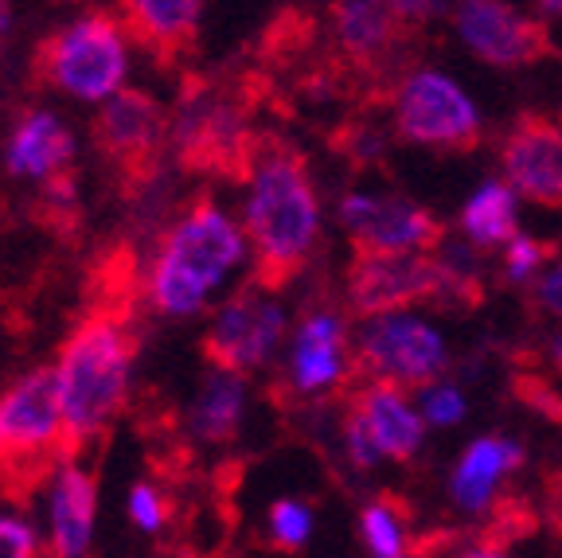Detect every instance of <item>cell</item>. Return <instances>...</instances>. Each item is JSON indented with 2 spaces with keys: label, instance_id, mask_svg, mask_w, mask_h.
Listing matches in <instances>:
<instances>
[{
  "label": "cell",
  "instance_id": "6da1fadb",
  "mask_svg": "<svg viewBox=\"0 0 562 558\" xmlns=\"http://www.w3.org/2000/svg\"><path fill=\"white\" fill-rule=\"evenodd\" d=\"M316 188L308 165L290 141L258 137L250 172L246 238L255 246V281L262 289H285L308 263L316 243Z\"/></svg>",
  "mask_w": 562,
  "mask_h": 558
},
{
  "label": "cell",
  "instance_id": "7a4b0ae2",
  "mask_svg": "<svg viewBox=\"0 0 562 558\" xmlns=\"http://www.w3.org/2000/svg\"><path fill=\"white\" fill-rule=\"evenodd\" d=\"M133 348L137 341H133L130 321L98 313V309L63 344V418H67V442L75 457L82 445L110 437V426L125 402V387H130Z\"/></svg>",
  "mask_w": 562,
  "mask_h": 558
},
{
  "label": "cell",
  "instance_id": "3957f363",
  "mask_svg": "<svg viewBox=\"0 0 562 558\" xmlns=\"http://www.w3.org/2000/svg\"><path fill=\"white\" fill-rule=\"evenodd\" d=\"M67 461H75V454L63 418L59 371L40 367L0 394V492L24 504Z\"/></svg>",
  "mask_w": 562,
  "mask_h": 558
},
{
  "label": "cell",
  "instance_id": "277c9868",
  "mask_svg": "<svg viewBox=\"0 0 562 558\" xmlns=\"http://www.w3.org/2000/svg\"><path fill=\"white\" fill-rule=\"evenodd\" d=\"M255 94L250 82L188 79L176 118V157L188 172H215L243 183L255 172V153L262 133H250Z\"/></svg>",
  "mask_w": 562,
  "mask_h": 558
},
{
  "label": "cell",
  "instance_id": "5b68a950",
  "mask_svg": "<svg viewBox=\"0 0 562 558\" xmlns=\"http://www.w3.org/2000/svg\"><path fill=\"white\" fill-rule=\"evenodd\" d=\"M243 258V235L223 211L195 203L180 227L168 231L153 270V305L165 316H188L207 301L231 266Z\"/></svg>",
  "mask_w": 562,
  "mask_h": 558
},
{
  "label": "cell",
  "instance_id": "8992f818",
  "mask_svg": "<svg viewBox=\"0 0 562 558\" xmlns=\"http://www.w3.org/2000/svg\"><path fill=\"white\" fill-rule=\"evenodd\" d=\"M35 79L87 102L110 98L125 79V44L110 16H87L47 35L35 52Z\"/></svg>",
  "mask_w": 562,
  "mask_h": 558
},
{
  "label": "cell",
  "instance_id": "52a82bcc",
  "mask_svg": "<svg viewBox=\"0 0 562 558\" xmlns=\"http://www.w3.org/2000/svg\"><path fill=\"white\" fill-rule=\"evenodd\" d=\"M446 341L430 324L414 321V316H406L398 309V313L371 316L360 344H356L351 376L383 379V383H395L403 391H418V387L438 383L446 376Z\"/></svg>",
  "mask_w": 562,
  "mask_h": 558
},
{
  "label": "cell",
  "instance_id": "ba28073f",
  "mask_svg": "<svg viewBox=\"0 0 562 558\" xmlns=\"http://www.w3.org/2000/svg\"><path fill=\"white\" fill-rule=\"evenodd\" d=\"M395 130L411 145L438 153H473L481 145V114L457 82L438 70H418L395 90Z\"/></svg>",
  "mask_w": 562,
  "mask_h": 558
},
{
  "label": "cell",
  "instance_id": "9c48e42d",
  "mask_svg": "<svg viewBox=\"0 0 562 558\" xmlns=\"http://www.w3.org/2000/svg\"><path fill=\"white\" fill-rule=\"evenodd\" d=\"M356 316H383L434 301L446 286V263L430 250H356L344 274Z\"/></svg>",
  "mask_w": 562,
  "mask_h": 558
},
{
  "label": "cell",
  "instance_id": "30bf717a",
  "mask_svg": "<svg viewBox=\"0 0 562 558\" xmlns=\"http://www.w3.org/2000/svg\"><path fill=\"white\" fill-rule=\"evenodd\" d=\"M168 118L157 105V98L140 94V90H122L110 94V102L98 110L94 122V145L110 168L122 176L125 192H137L153 180L165 148Z\"/></svg>",
  "mask_w": 562,
  "mask_h": 558
},
{
  "label": "cell",
  "instance_id": "8fae6325",
  "mask_svg": "<svg viewBox=\"0 0 562 558\" xmlns=\"http://www.w3.org/2000/svg\"><path fill=\"white\" fill-rule=\"evenodd\" d=\"M453 24L469 52L492 67H536L559 55L543 20L527 16L508 0H457Z\"/></svg>",
  "mask_w": 562,
  "mask_h": 558
},
{
  "label": "cell",
  "instance_id": "7c38bea8",
  "mask_svg": "<svg viewBox=\"0 0 562 558\" xmlns=\"http://www.w3.org/2000/svg\"><path fill=\"white\" fill-rule=\"evenodd\" d=\"M270 289H262L258 281L243 286L227 305L215 313V324L203 336V359H207L215 371H235L246 376L255 367L266 364V356L273 351V344L281 341V328H285V316L273 305Z\"/></svg>",
  "mask_w": 562,
  "mask_h": 558
},
{
  "label": "cell",
  "instance_id": "4fadbf2b",
  "mask_svg": "<svg viewBox=\"0 0 562 558\" xmlns=\"http://www.w3.org/2000/svg\"><path fill=\"white\" fill-rule=\"evenodd\" d=\"M340 219L351 250H430L446 243V223L406 196H348Z\"/></svg>",
  "mask_w": 562,
  "mask_h": 558
},
{
  "label": "cell",
  "instance_id": "5bb4252c",
  "mask_svg": "<svg viewBox=\"0 0 562 558\" xmlns=\"http://www.w3.org/2000/svg\"><path fill=\"white\" fill-rule=\"evenodd\" d=\"M333 27L344 55V70L379 75V79H386L391 67L403 59L406 35H418L414 20L386 9L383 0H336Z\"/></svg>",
  "mask_w": 562,
  "mask_h": 558
},
{
  "label": "cell",
  "instance_id": "9a60e30c",
  "mask_svg": "<svg viewBox=\"0 0 562 558\" xmlns=\"http://www.w3.org/2000/svg\"><path fill=\"white\" fill-rule=\"evenodd\" d=\"M501 160L524 200L562 208V118L519 114L501 141Z\"/></svg>",
  "mask_w": 562,
  "mask_h": 558
},
{
  "label": "cell",
  "instance_id": "2e32d148",
  "mask_svg": "<svg viewBox=\"0 0 562 558\" xmlns=\"http://www.w3.org/2000/svg\"><path fill=\"white\" fill-rule=\"evenodd\" d=\"M122 32L137 40L160 67H180L195 55L203 0H117Z\"/></svg>",
  "mask_w": 562,
  "mask_h": 558
},
{
  "label": "cell",
  "instance_id": "e0dca14e",
  "mask_svg": "<svg viewBox=\"0 0 562 558\" xmlns=\"http://www.w3.org/2000/svg\"><path fill=\"white\" fill-rule=\"evenodd\" d=\"M356 411L368 418L371 434H375L379 449L391 461L406 465L422 449V418L411 411V402L403 399V387L383 383V379H368V387L351 394Z\"/></svg>",
  "mask_w": 562,
  "mask_h": 558
},
{
  "label": "cell",
  "instance_id": "ac0fdd59",
  "mask_svg": "<svg viewBox=\"0 0 562 558\" xmlns=\"http://www.w3.org/2000/svg\"><path fill=\"white\" fill-rule=\"evenodd\" d=\"M344 376V321L333 313H313L301 321L293 344V383L301 391H321Z\"/></svg>",
  "mask_w": 562,
  "mask_h": 558
},
{
  "label": "cell",
  "instance_id": "d6986e66",
  "mask_svg": "<svg viewBox=\"0 0 562 558\" xmlns=\"http://www.w3.org/2000/svg\"><path fill=\"white\" fill-rule=\"evenodd\" d=\"M70 157H75V141H70L67 125L52 114H27L20 130L12 133L9 172L47 180L55 172H67Z\"/></svg>",
  "mask_w": 562,
  "mask_h": 558
},
{
  "label": "cell",
  "instance_id": "ffe728a7",
  "mask_svg": "<svg viewBox=\"0 0 562 558\" xmlns=\"http://www.w3.org/2000/svg\"><path fill=\"white\" fill-rule=\"evenodd\" d=\"M524 465V449L508 437H481L469 449L453 472V500L469 512H484L492 500V489L504 472H516Z\"/></svg>",
  "mask_w": 562,
  "mask_h": 558
},
{
  "label": "cell",
  "instance_id": "44dd1931",
  "mask_svg": "<svg viewBox=\"0 0 562 558\" xmlns=\"http://www.w3.org/2000/svg\"><path fill=\"white\" fill-rule=\"evenodd\" d=\"M94 532V477L63 469L52 500V555H82Z\"/></svg>",
  "mask_w": 562,
  "mask_h": 558
},
{
  "label": "cell",
  "instance_id": "7402d4cb",
  "mask_svg": "<svg viewBox=\"0 0 562 558\" xmlns=\"http://www.w3.org/2000/svg\"><path fill=\"white\" fill-rule=\"evenodd\" d=\"M461 227H465V235L481 250L512 243L519 235V223H516V196H512L508 183H484L481 192L465 203V211H461Z\"/></svg>",
  "mask_w": 562,
  "mask_h": 558
},
{
  "label": "cell",
  "instance_id": "603a6c76",
  "mask_svg": "<svg viewBox=\"0 0 562 558\" xmlns=\"http://www.w3.org/2000/svg\"><path fill=\"white\" fill-rule=\"evenodd\" d=\"M243 422V379L235 371H220L203 383L192 406V429L203 442H231Z\"/></svg>",
  "mask_w": 562,
  "mask_h": 558
},
{
  "label": "cell",
  "instance_id": "cb8c5ba5",
  "mask_svg": "<svg viewBox=\"0 0 562 558\" xmlns=\"http://www.w3.org/2000/svg\"><path fill=\"white\" fill-rule=\"evenodd\" d=\"M539 532V512L524 496H504L492 504L488 520L469 532V555H508L519 539Z\"/></svg>",
  "mask_w": 562,
  "mask_h": 558
},
{
  "label": "cell",
  "instance_id": "d4e9b609",
  "mask_svg": "<svg viewBox=\"0 0 562 558\" xmlns=\"http://www.w3.org/2000/svg\"><path fill=\"white\" fill-rule=\"evenodd\" d=\"M403 520H411V504L391 492L368 504L360 512V527H363V539H368V550L379 558H398L406 555V543H403Z\"/></svg>",
  "mask_w": 562,
  "mask_h": 558
},
{
  "label": "cell",
  "instance_id": "484cf974",
  "mask_svg": "<svg viewBox=\"0 0 562 558\" xmlns=\"http://www.w3.org/2000/svg\"><path fill=\"white\" fill-rule=\"evenodd\" d=\"M512 394H516L524 406H531L536 414H543L547 422H554V426H562V394H559V387L554 383H547L543 376H512Z\"/></svg>",
  "mask_w": 562,
  "mask_h": 558
},
{
  "label": "cell",
  "instance_id": "4316f807",
  "mask_svg": "<svg viewBox=\"0 0 562 558\" xmlns=\"http://www.w3.org/2000/svg\"><path fill=\"white\" fill-rule=\"evenodd\" d=\"M270 524L281 550H301L308 543V532H313V515L293 500H278L270 512Z\"/></svg>",
  "mask_w": 562,
  "mask_h": 558
},
{
  "label": "cell",
  "instance_id": "83f0119b",
  "mask_svg": "<svg viewBox=\"0 0 562 558\" xmlns=\"http://www.w3.org/2000/svg\"><path fill=\"white\" fill-rule=\"evenodd\" d=\"M344 437H348V457H351L356 469H371V465L383 457V449H379L368 418L356 411V402H348V414H344Z\"/></svg>",
  "mask_w": 562,
  "mask_h": 558
},
{
  "label": "cell",
  "instance_id": "f1b7e54d",
  "mask_svg": "<svg viewBox=\"0 0 562 558\" xmlns=\"http://www.w3.org/2000/svg\"><path fill=\"white\" fill-rule=\"evenodd\" d=\"M554 254V243H536V238H512L508 254H504V266H508V278L512 281H527V274L539 270Z\"/></svg>",
  "mask_w": 562,
  "mask_h": 558
},
{
  "label": "cell",
  "instance_id": "f546056e",
  "mask_svg": "<svg viewBox=\"0 0 562 558\" xmlns=\"http://www.w3.org/2000/svg\"><path fill=\"white\" fill-rule=\"evenodd\" d=\"M130 512H133V520L145 527V532H160V527H165V520H168V500L160 496L153 484H137V489H133V496H130Z\"/></svg>",
  "mask_w": 562,
  "mask_h": 558
},
{
  "label": "cell",
  "instance_id": "4dcf8cb0",
  "mask_svg": "<svg viewBox=\"0 0 562 558\" xmlns=\"http://www.w3.org/2000/svg\"><path fill=\"white\" fill-rule=\"evenodd\" d=\"M422 411H426L430 422H438V426H453V422L465 418V399H461L453 387H438V391L426 394Z\"/></svg>",
  "mask_w": 562,
  "mask_h": 558
},
{
  "label": "cell",
  "instance_id": "1f68e13d",
  "mask_svg": "<svg viewBox=\"0 0 562 558\" xmlns=\"http://www.w3.org/2000/svg\"><path fill=\"white\" fill-rule=\"evenodd\" d=\"M35 535L32 527L16 524V520H0V558H27L35 555Z\"/></svg>",
  "mask_w": 562,
  "mask_h": 558
},
{
  "label": "cell",
  "instance_id": "d6a6232c",
  "mask_svg": "<svg viewBox=\"0 0 562 558\" xmlns=\"http://www.w3.org/2000/svg\"><path fill=\"white\" fill-rule=\"evenodd\" d=\"M336 148H344L356 165H368L371 157H379V137H375V130H344L340 137H336Z\"/></svg>",
  "mask_w": 562,
  "mask_h": 558
},
{
  "label": "cell",
  "instance_id": "836d02e7",
  "mask_svg": "<svg viewBox=\"0 0 562 558\" xmlns=\"http://www.w3.org/2000/svg\"><path fill=\"white\" fill-rule=\"evenodd\" d=\"M543 512L551 532L562 539V469H551L543 477Z\"/></svg>",
  "mask_w": 562,
  "mask_h": 558
},
{
  "label": "cell",
  "instance_id": "e575fe53",
  "mask_svg": "<svg viewBox=\"0 0 562 558\" xmlns=\"http://www.w3.org/2000/svg\"><path fill=\"white\" fill-rule=\"evenodd\" d=\"M536 297H539V305H543L547 313L562 316V266H559V270H551L543 281H539Z\"/></svg>",
  "mask_w": 562,
  "mask_h": 558
},
{
  "label": "cell",
  "instance_id": "d590c367",
  "mask_svg": "<svg viewBox=\"0 0 562 558\" xmlns=\"http://www.w3.org/2000/svg\"><path fill=\"white\" fill-rule=\"evenodd\" d=\"M383 4L386 9H395L398 16H406V20H422V16H430L441 0H383Z\"/></svg>",
  "mask_w": 562,
  "mask_h": 558
},
{
  "label": "cell",
  "instance_id": "8d00e7d4",
  "mask_svg": "<svg viewBox=\"0 0 562 558\" xmlns=\"http://www.w3.org/2000/svg\"><path fill=\"white\" fill-rule=\"evenodd\" d=\"M551 359H554V367H559V376H562V336L554 341V348H551Z\"/></svg>",
  "mask_w": 562,
  "mask_h": 558
},
{
  "label": "cell",
  "instance_id": "74e56055",
  "mask_svg": "<svg viewBox=\"0 0 562 558\" xmlns=\"http://www.w3.org/2000/svg\"><path fill=\"white\" fill-rule=\"evenodd\" d=\"M539 9H547V12H562V0H539Z\"/></svg>",
  "mask_w": 562,
  "mask_h": 558
}]
</instances>
